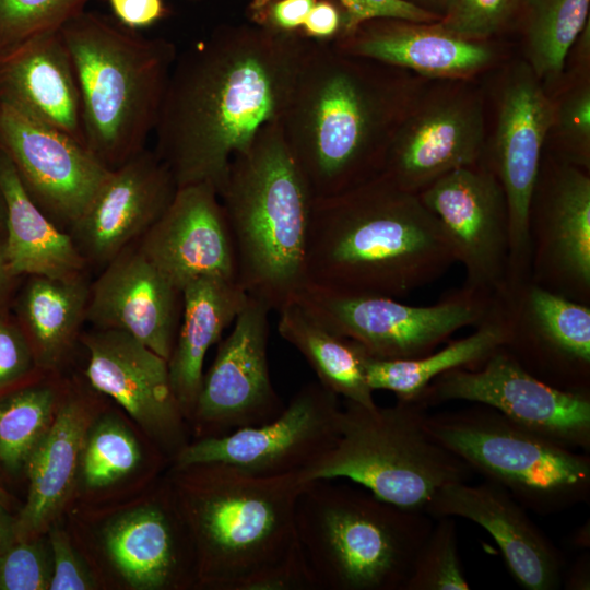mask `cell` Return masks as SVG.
Wrapping results in <instances>:
<instances>
[{"label": "cell", "instance_id": "52a82bcc", "mask_svg": "<svg viewBox=\"0 0 590 590\" xmlns=\"http://www.w3.org/2000/svg\"><path fill=\"white\" fill-rule=\"evenodd\" d=\"M61 35L78 81L84 143L115 169L146 148L177 48L83 12Z\"/></svg>", "mask_w": 590, "mask_h": 590}, {"label": "cell", "instance_id": "db71d44e", "mask_svg": "<svg viewBox=\"0 0 590 590\" xmlns=\"http://www.w3.org/2000/svg\"><path fill=\"white\" fill-rule=\"evenodd\" d=\"M271 1L272 0H253L251 3V9L256 12H259L262 9L267 8Z\"/></svg>", "mask_w": 590, "mask_h": 590}, {"label": "cell", "instance_id": "7a4b0ae2", "mask_svg": "<svg viewBox=\"0 0 590 590\" xmlns=\"http://www.w3.org/2000/svg\"><path fill=\"white\" fill-rule=\"evenodd\" d=\"M173 491L191 534L198 586L316 590L295 527L298 474L257 475L211 462L174 468Z\"/></svg>", "mask_w": 590, "mask_h": 590}, {"label": "cell", "instance_id": "d6986e66", "mask_svg": "<svg viewBox=\"0 0 590 590\" xmlns=\"http://www.w3.org/2000/svg\"><path fill=\"white\" fill-rule=\"evenodd\" d=\"M81 340L88 353L85 377L90 385L122 406L174 459L189 442L167 361L117 329L93 328Z\"/></svg>", "mask_w": 590, "mask_h": 590}, {"label": "cell", "instance_id": "ffe728a7", "mask_svg": "<svg viewBox=\"0 0 590 590\" xmlns=\"http://www.w3.org/2000/svg\"><path fill=\"white\" fill-rule=\"evenodd\" d=\"M141 252L181 292L200 278L237 282L231 229L215 187H178L161 217L137 240Z\"/></svg>", "mask_w": 590, "mask_h": 590}, {"label": "cell", "instance_id": "5b68a950", "mask_svg": "<svg viewBox=\"0 0 590 590\" xmlns=\"http://www.w3.org/2000/svg\"><path fill=\"white\" fill-rule=\"evenodd\" d=\"M245 292L280 310L306 285V252L315 197L283 138L264 126L231 160L217 191Z\"/></svg>", "mask_w": 590, "mask_h": 590}, {"label": "cell", "instance_id": "ac0fdd59", "mask_svg": "<svg viewBox=\"0 0 590 590\" xmlns=\"http://www.w3.org/2000/svg\"><path fill=\"white\" fill-rule=\"evenodd\" d=\"M530 280L590 305V177L556 163L539 172L528 212Z\"/></svg>", "mask_w": 590, "mask_h": 590}, {"label": "cell", "instance_id": "7dc6e473", "mask_svg": "<svg viewBox=\"0 0 590 590\" xmlns=\"http://www.w3.org/2000/svg\"><path fill=\"white\" fill-rule=\"evenodd\" d=\"M117 21L130 30L144 28L165 13L163 0H108Z\"/></svg>", "mask_w": 590, "mask_h": 590}, {"label": "cell", "instance_id": "9f6ffc18", "mask_svg": "<svg viewBox=\"0 0 590 590\" xmlns=\"http://www.w3.org/2000/svg\"><path fill=\"white\" fill-rule=\"evenodd\" d=\"M439 1H447V4H448V2H449V0H439Z\"/></svg>", "mask_w": 590, "mask_h": 590}, {"label": "cell", "instance_id": "9c48e42d", "mask_svg": "<svg viewBox=\"0 0 590 590\" xmlns=\"http://www.w3.org/2000/svg\"><path fill=\"white\" fill-rule=\"evenodd\" d=\"M425 427L474 474L528 511L554 515L590 500L588 452L558 445L488 405L427 413Z\"/></svg>", "mask_w": 590, "mask_h": 590}, {"label": "cell", "instance_id": "9a60e30c", "mask_svg": "<svg viewBox=\"0 0 590 590\" xmlns=\"http://www.w3.org/2000/svg\"><path fill=\"white\" fill-rule=\"evenodd\" d=\"M440 221L457 262L465 269L462 286L494 296L507 280L510 226L503 187L484 164L455 169L418 193Z\"/></svg>", "mask_w": 590, "mask_h": 590}, {"label": "cell", "instance_id": "b9f144b4", "mask_svg": "<svg viewBox=\"0 0 590 590\" xmlns=\"http://www.w3.org/2000/svg\"><path fill=\"white\" fill-rule=\"evenodd\" d=\"M338 1L344 9V27L340 37L352 34L358 26L373 20L388 19L420 24H432L441 20L440 15L409 0Z\"/></svg>", "mask_w": 590, "mask_h": 590}, {"label": "cell", "instance_id": "d4e9b609", "mask_svg": "<svg viewBox=\"0 0 590 590\" xmlns=\"http://www.w3.org/2000/svg\"><path fill=\"white\" fill-rule=\"evenodd\" d=\"M106 552L123 579L138 590L198 586L193 541L172 493L123 512L104 530Z\"/></svg>", "mask_w": 590, "mask_h": 590}, {"label": "cell", "instance_id": "ee69618b", "mask_svg": "<svg viewBox=\"0 0 590 590\" xmlns=\"http://www.w3.org/2000/svg\"><path fill=\"white\" fill-rule=\"evenodd\" d=\"M36 364L32 345L20 326L0 310V389L24 378Z\"/></svg>", "mask_w": 590, "mask_h": 590}, {"label": "cell", "instance_id": "f546056e", "mask_svg": "<svg viewBox=\"0 0 590 590\" xmlns=\"http://www.w3.org/2000/svg\"><path fill=\"white\" fill-rule=\"evenodd\" d=\"M0 187L5 203L4 252L12 276L70 278L85 273L87 263L71 235L31 199L2 149Z\"/></svg>", "mask_w": 590, "mask_h": 590}, {"label": "cell", "instance_id": "603a6c76", "mask_svg": "<svg viewBox=\"0 0 590 590\" xmlns=\"http://www.w3.org/2000/svg\"><path fill=\"white\" fill-rule=\"evenodd\" d=\"M483 151L481 101L453 97L401 119L380 175L418 194L446 174L477 164Z\"/></svg>", "mask_w": 590, "mask_h": 590}, {"label": "cell", "instance_id": "6f0895ef", "mask_svg": "<svg viewBox=\"0 0 590 590\" xmlns=\"http://www.w3.org/2000/svg\"><path fill=\"white\" fill-rule=\"evenodd\" d=\"M519 1H520V0H519ZM526 1H528V0H526Z\"/></svg>", "mask_w": 590, "mask_h": 590}, {"label": "cell", "instance_id": "f6af8a7d", "mask_svg": "<svg viewBox=\"0 0 590 590\" xmlns=\"http://www.w3.org/2000/svg\"><path fill=\"white\" fill-rule=\"evenodd\" d=\"M317 0H278L268 12L257 13L264 27L279 33L298 34Z\"/></svg>", "mask_w": 590, "mask_h": 590}, {"label": "cell", "instance_id": "7bdbcfd3", "mask_svg": "<svg viewBox=\"0 0 590 590\" xmlns=\"http://www.w3.org/2000/svg\"><path fill=\"white\" fill-rule=\"evenodd\" d=\"M51 577L49 590H88L96 583L88 568L73 550L67 534L52 528L49 532Z\"/></svg>", "mask_w": 590, "mask_h": 590}, {"label": "cell", "instance_id": "1f68e13d", "mask_svg": "<svg viewBox=\"0 0 590 590\" xmlns=\"http://www.w3.org/2000/svg\"><path fill=\"white\" fill-rule=\"evenodd\" d=\"M475 328L473 333L421 357L379 359L366 353L364 369L368 386L373 391H391L397 400L416 401L441 374L455 368L481 367L506 342V324L496 297L491 314Z\"/></svg>", "mask_w": 590, "mask_h": 590}, {"label": "cell", "instance_id": "7c38bea8", "mask_svg": "<svg viewBox=\"0 0 590 590\" xmlns=\"http://www.w3.org/2000/svg\"><path fill=\"white\" fill-rule=\"evenodd\" d=\"M455 400L488 405L558 445L590 451V392L540 380L504 347L476 369L455 368L436 377L415 402L428 410Z\"/></svg>", "mask_w": 590, "mask_h": 590}, {"label": "cell", "instance_id": "74e56055", "mask_svg": "<svg viewBox=\"0 0 590 590\" xmlns=\"http://www.w3.org/2000/svg\"><path fill=\"white\" fill-rule=\"evenodd\" d=\"M88 0H0V57L61 28Z\"/></svg>", "mask_w": 590, "mask_h": 590}, {"label": "cell", "instance_id": "ba28073f", "mask_svg": "<svg viewBox=\"0 0 590 590\" xmlns=\"http://www.w3.org/2000/svg\"><path fill=\"white\" fill-rule=\"evenodd\" d=\"M426 414L415 401L367 408L344 400L337 445L299 475L300 482L347 479L385 502L425 512L444 486L474 475L432 437Z\"/></svg>", "mask_w": 590, "mask_h": 590}, {"label": "cell", "instance_id": "6da1fadb", "mask_svg": "<svg viewBox=\"0 0 590 590\" xmlns=\"http://www.w3.org/2000/svg\"><path fill=\"white\" fill-rule=\"evenodd\" d=\"M310 40L264 26L224 30L178 52L153 132L177 188L220 190L233 156L280 121Z\"/></svg>", "mask_w": 590, "mask_h": 590}, {"label": "cell", "instance_id": "f5cc1de1", "mask_svg": "<svg viewBox=\"0 0 590 590\" xmlns=\"http://www.w3.org/2000/svg\"><path fill=\"white\" fill-rule=\"evenodd\" d=\"M4 220H5V203H4V198H3L1 187H0V228H3Z\"/></svg>", "mask_w": 590, "mask_h": 590}, {"label": "cell", "instance_id": "8fae6325", "mask_svg": "<svg viewBox=\"0 0 590 590\" xmlns=\"http://www.w3.org/2000/svg\"><path fill=\"white\" fill-rule=\"evenodd\" d=\"M341 413L339 396L311 381L300 387L276 418L189 442L174 458V468L222 462L257 475H300L337 445Z\"/></svg>", "mask_w": 590, "mask_h": 590}, {"label": "cell", "instance_id": "60d3db41", "mask_svg": "<svg viewBox=\"0 0 590 590\" xmlns=\"http://www.w3.org/2000/svg\"><path fill=\"white\" fill-rule=\"evenodd\" d=\"M568 148L564 163L589 169L590 157V90L588 85L571 91L555 108V123Z\"/></svg>", "mask_w": 590, "mask_h": 590}, {"label": "cell", "instance_id": "484cf974", "mask_svg": "<svg viewBox=\"0 0 590 590\" xmlns=\"http://www.w3.org/2000/svg\"><path fill=\"white\" fill-rule=\"evenodd\" d=\"M0 104L84 143L78 81L61 31L0 57Z\"/></svg>", "mask_w": 590, "mask_h": 590}, {"label": "cell", "instance_id": "ab89813d", "mask_svg": "<svg viewBox=\"0 0 590 590\" xmlns=\"http://www.w3.org/2000/svg\"><path fill=\"white\" fill-rule=\"evenodd\" d=\"M519 0H449L438 24L463 38L479 40L498 28L510 16Z\"/></svg>", "mask_w": 590, "mask_h": 590}, {"label": "cell", "instance_id": "4316f807", "mask_svg": "<svg viewBox=\"0 0 590 590\" xmlns=\"http://www.w3.org/2000/svg\"><path fill=\"white\" fill-rule=\"evenodd\" d=\"M332 44L343 52L429 78H465L494 59L489 46L458 36L438 22L420 24L397 20L367 27L361 25Z\"/></svg>", "mask_w": 590, "mask_h": 590}, {"label": "cell", "instance_id": "83f0119b", "mask_svg": "<svg viewBox=\"0 0 590 590\" xmlns=\"http://www.w3.org/2000/svg\"><path fill=\"white\" fill-rule=\"evenodd\" d=\"M249 295L236 281L200 278L182 290L181 319L167 361L173 392L186 421H191L210 347L235 321Z\"/></svg>", "mask_w": 590, "mask_h": 590}, {"label": "cell", "instance_id": "11a10c76", "mask_svg": "<svg viewBox=\"0 0 590 590\" xmlns=\"http://www.w3.org/2000/svg\"><path fill=\"white\" fill-rule=\"evenodd\" d=\"M10 500L9 494L0 486V503L8 507Z\"/></svg>", "mask_w": 590, "mask_h": 590}, {"label": "cell", "instance_id": "d6a6232c", "mask_svg": "<svg viewBox=\"0 0 590 590\" xmlns=\"http://www.w3.org/2000/svg\"><path fill=\"white\" fill-rule=\"evenodd\" d=\"M278 312L280 335L303 355L323 387L344 400L377 405L366 380V352L361 345L323 327L295 300Z\"/></svg>", "mask_w": 590, "mask_h": 590}, {"label": "cell", "instance_id": "8992f818", "mask_svg": "<svg viewBox=\"0 0 590 590\" xmlns=\"http://www.w3.org/2000/svg\"><path fill=\"white\" fill-rule=\"evenodd\" d=\"M434 518L331 479L303 484L297 540L317 590H404Z\"/></svg>", "mask_w": 590, "mask_h": 590}, {"label": "cell", "instance_id": "277c9868", "mask_svg": "<svg viewBox=\"0 0 590 590\" xmlns=\"http://www.w3.org/2000/svg\"><path fill=\"white\" fill-rule=\"evenodd\" d=\"M387 64L310 40L280 125L315 198L380 175L401 121Z\"/></svg>", "mask_w": 590, "mask_h": 590}, {"label": "cell", "instance_id": "e575fe53", "mask_svg": "<svg viewBox=\"0 0 590 590\" xmlns=\"http://www.w3.org/2000/svg\"><path fill=\"white\" fill-rule=\"evenodd\" d=\"M49 386H32L0 397V464L10 473L24 470L57 411Z\"/></svg>", "mask_w": 590, "mask_h": 590}, {"label": "cell", "instance_id": "d590c367", "mask_svg": "<svg viewBox=\"0 0 590 590\" xmlns=\"http://www.w3.org/2000/svg\"><path fill=\"white\" fill-rule=\"evenodd\" d=\"M142 450L132 433L114 416L91 423L80 457L79 472L88 488H104L133 472Z\"/></svg>", "mask_w": 590, "mask_h": 590}, {"label": "cell", "instance_id": "f35d334b", "mask_svg": "<svg viewBox=\"0 0 590 590\" xmlns=\"http://www.w3.org/2000/svg\"><path fill=\"white\" fill-rule=\"evenodd\" d=\"M51 554L37 536L15 540L0 554V590H45Z\"/></svg>", "mask_w": 590, "mask_h": 590}, {"label": "cell", "instance_id": "e0dca14e", "mask_svg": "<svg viewBox=\"0 0 590 590\" xmlns=\"http://www.w3.org/2000/svg\"><path fill=\"white\" fill-rule=\"evenodd\" d=\"M0 148L31 199L68 233L113 170L82 141L2 104Z\"/></svg>", "mask_w": 590, "mask_h": 590}, {"label": "cell", "instance_id": "f907efd6", "mask_svg": "<svg viewBox=\"0 0 590 590\" xmlns=\"http://www.w3.org/2000/svg\"><path fill=\"white\" fill-rule=\"evenodd\" d=\"M15 518L0 503V554L15 540Z\"/></svg>", "mask_w": 590, "mask_h": 590}, {"label": "cell", "instance_id": "4dcf8cb0", "mask_svg": "<svg viewBox=\"0 0 590 590\" xmlns=\"http://www.w3.org/2000/svg\"><path fill=\"white\" fill-rule=\"evenodd\" d=\"M88 296L85 273L70 278L30 276L17 298L16 311L36 363L50 368L63 358L86 321Z\"/></svg>", "mask_w": 590, "mask_h": 590}, {"label": "cell", "instance_id": "5bb4252c", "mask_svg": "<svg viewBox=\"0 0 590 590\" xmlns=\"http://www.w3.org/2000/svg\"><path fill=\"white\" fill-rule=\"evenodd\" d=\"M506 324L504 349L530 374L563 390L590 392V305L529 279L495 295Z\"/></svg>", "mask_w": 590, "mask_h": 590}, {"label": "cell", "instance_id": "681fc988", "mask_svg": "<svg viewBox=\"0 0 590 590\" xmlns=\"http://www.w3.org/2000/svg\"><path fill=\"white\" fill-rule=\"evenodd\" d=\"M1 229L3 228H0V231ZM14 280L15 278L10 273L5 259L4 235H0V310L4 309Z\"/></svg>", "mask_w": 590, "mask_h": 590}, {"label": "cell", "instance_id": "f1b7e54d", "mask_svg": "<svg viewBox=\"0 0 590 590\" xmlns=\"http://www.w3.org/2000/svg\"><path fill=\"white\" fill-rule=\"evenodd\" d=\"M91 423V413L81 400L70 399L58 406L48 432L24 468L30 485L26 502L15 518L17 539L38 536L66 504Z\"/></svg>", "mask_w": 590, "mask_h": 590}, {"label": "cell", "instance_id": "8d00e7d4", "mask_svg": "<svg viewBox=\"0 0 590 590\" xmlns=\"http://www.w3.org/2000/svg\"><path fill=\"white\" fill-rule=\"evenodd\" d=\"M420 547L404 590H468L452 517L435 519Z\"/></svg>", "mask_w": 590, "mask_h": 590}, {"label": "cell", "instance_id": "2e32d148", "mask_svg": "<svg viewBox=\"0 0 590 590\" xmlns=\"http://www.w3.org/2000/svg\"><path fill=\"white\" fill-rule=\"evenodd\" d=\"M528 63L515 67L500 97L492 161L484 164L499 180L508 206L510 252L505 285L530 278L528 212L555 121V106Z\"/></svg>", "mask_w": 590, "mask_h": 590}, {"label": "cell", "instance_id": "3957f363", "mask_svg": "<svg viewBox=\"0 0 590 590\" xmlns=\"http://www.w3.org/2000/svg\"><path fill=\"white\" fill-rule=\"evenodd\" d=\"M455 262L438 217L418 194L382 175L314 200L306 284L399 298L437 281Z\"/></svg>", "mask_w": 590, "mask_h": 590}, {"label": "cell", "instance_id": "30bf717a", "mask_svg": "<svg viewBox=\"0 0 590 590\" xmlns=\"http://www.w3.org/2000/svg\"><path fill=\"white\" fill-rule=\"evenodd\" d=\"M293 300L369 356L406 359L432 353L461 328L480 324L491 314L495 296L462 286L435 305L411 306L388 296L335 293L306 284Z\"/></svg>", "mask_w": 590, "mask_h": 590}, {"label": "cell", "instance_id": "c3c4849f", "mask_svg": "<svg viewBox=\"0 0 590 590\" xmlns=\"http://www.w3.org/2000/svg\"><path fill=\"white\" fill-rule=\"evenodd\" d=\"M562 586L568 590L590 589V556L583 552L570 566L566 575H563Z\"/></svg>", "mask_w": 590, "mask_h": 590}, {"label": "cell", "instance_id": "cb8c5ba5", "mask_svg": "<svg viewBox=\"0 0 590 590\" xmlns=\"http://www.w3.org/2000/svg\"><path fill=\"white\" fill-rule=\"evenodd\" d=\"M425 514L436 519L460 517L485 529L504 556L515 581L526 590H556L562 586L564 557L508 492L483 481L444 486Z\"/></svg>", "mask_w": 590, "mask_h": 590}, {"label": "cell", "instance_id": "44dd1931", "mask_svg": "<svg viewBox=\"0 0 590 590\" xmlns=\"http://www.w3.org/2000/svg\"><path fill=\"white\" fill-rule=\"evenodd\" d=\"M176 190L167 166L146 148L113 169L69 229L87 266L103 269L139 240L165 212Z\"/></svg>", "mask_w": 590, "mask_h": 590}, {"label": "cell", "instance_id": "bcb514c9", "mask_svg": "<svg viewBox=\"0 0 590 590\" xmlns=\"http://www.w3.org/2000/svg\"><path fill=\"white\" fill-rule=\"evenodd\" d=\"M344 17L338 8L327 0L316 1L308 13L302 35L316 42L332 43L343 33Z\"/></svg>", "mask_w": 590, "mask_h": 590}, {"label": "cell", "instance_id": "836d02e7", "mask_svg": "<svg viewBox=\"0 0 590 590\" xmlns=\"http://www.w3.org/2000/svg\"><path fill=\"white\" fill-rule=\"evenodd\" d=\"M527 52L539 80L556 78L588 23L590 0H528Z\"/></svg>", "mask_w": 590, "mask_h": 590}, {"label": "cell", "instance_id": "816d5d0a", "mask_svg": "<svg viewBox=\"0 0 590 590\" xmlns=\"http://www.w3.org/2000/svg\"><path fill=\"white\" fill-rule=\"evenodd\" d=\"M590 542L589 524H585L577 529L573 534L571 543L579 548L588 550Z\"/></svg>", "mask_w": 590, "mask_h": 590}, {"label": "cell", "instance_id": "4fadbf2b", "mask_svg": "<svg viewBox=\"0 0 590 590\" xmlns=\"http://www.w3.org/2000/svg\"><path fill=\"white\" fill-rule=\"evenodd\" d=\"M270 307L248 298L203 374L191 423L197 439L228 435L276 418L284 409L268 364Z\"/></svg>", "mask_w": 590, "mask_h": 590}, {"label": "cell", "instance_id": "7402d4cb", "mask_svg": "<svg viewBox=\"0 0 590 590\" xmlns=\"http://www.w3.org/2000/svg\"><path fill=\"white\" fill-rule=\"evenodd\" d=\"M182 310V292L141 252L125 248L90 284L86 321L125 331L168 361Z\"/></svg>", "mask_w": 590, "mask_h": 590}]
</instances>
